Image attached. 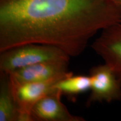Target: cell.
Wrapping results in <instances>:
<instances>
[{"mask_svg":"<svg viewBox=\"0 0 121 121\" xmlns=\"http://www.w3.org/2000/svg\"><path fill=\"white\" fill-rule=\"evenodd\" d=\"M119 22L114 0H0V52L36 43L76 57L98 31Z\"/></svg>","mask_w":121,"mask_h":121,"instance_id":"6da1fadb","label":"cell"},{"mask_svg":"<svg viewBox=\"0 0 121 121\" xmlns=\"http://www.w3.org/2000/svg\"><path fill=\"white\" fill-rule=\"evenodd\" d=\"M60 48L42 44H26L0 52V72L6 73L48 60L69 59Z\"/></svg>","mask_w":121,"mask_h":121,"instance_id":"7a4b0ae2","label":"cell"},{"mask_svg":"<svg viewBox=\"0 0 121 121\" xmlns=\"http://www.w3.org/2000/svg\"><path fill=\"white\" fill-rule=\"evenodd\" d=\"M91 93L87 107L96 102L111 103L121 100V82L108 65H99L90 69Z\"/></svg>","mask_w":121,"mask_h":121,"instance_id":"3957f363","label":"cell"},{"mask_svg":"<svg viewBox=\"0 0 121 121\" xmlns=\"http://www.w3.org/2000/svg\"><path fill=\"white\" fill-rule=\"evenodd\" d=\"M70 72L64 76L41 82L15 84L10 80L19 110V121H33L31 111L35 104L48 94L55 90L56 83Z\"/></svg>","mask_w":121,"mask_h":121,"instance_id":"277c9868","label":"cell"},{"mask_svg":"<svg viewBox=\"0 0 121 121\" xmlns=\"http://www.w3.org/2000/svg\"><path fill=\"white\" fill-rule=\"evenodd\" d=\"M69 59H62L42 62L8 73L11 81L15 84L48 81L69 73Z\"/></svg>","mask_w":121,"mask_h":121,"instance_id":"5b68a950","label":"cell"},{"mask_svg":"<svg viewBox=\"0 0 121 121\" xmlns=\"http://www.w3.org/2000/svg\"><path fill=\"white\" fill-rule=\"evenodd\" d=\"M91 47L114 71L121 82V22L102 30Z\"/></svg>","mask_w":121,"mask_h":121,"instance_id":"8992f818","label":"cell"},{"mask_svg":"<svg viewBox=\"0 0 121 121\" xmlns=\"http://www.w3.org/2000/svg\"><path fill=\"white\" fill-rule=\"evenodd\" d=\"M62 96L56 89L39 100L31 111L33 121H85L84 118L69 112L62 102Z\"/></svg>","mask_w":121,"mask_h":121,"instance_id":"52a82bcc","label":"cell"},{"mask_svg":"<svg viewBox=\"0 0 121 121\" xmlns=\"http://www.w3.org/2000/svg\"><path fill=\"white\" fill-rule=\"evenodd\" d=\"M19 117L9 73L0 72V121H19Z\"/></svg>","mask_w":121,"mask_h":121,"instance_id":"ba28073f","label":"cell"},{"mask_svg":"<svg viewBox=\"0 0 121 121\" xmlns=\"http://www.w3.org/2000/svg\"><path fill=\"white\" fill-rule=\"evenodd\" d=\"M91 81L89 76L74 75L72 72L62 78L54 85L63 95L72 100L86 91L90 90Z\"/></svg>","mask_w":121,"mask_h":121,"instance_id":"9c48e42d","label":"cell"},{"mask_svg":"<svg viewBox=\"0 0 121 121\" xmlns=\"http://www.w3.org/2000/svg\"><path fill=\"white\" fill-rule=\"evenodd\" d=\"M114 1L117 3L118 4H119V6H121V0H114Z\"/></svg>","mask_w":121,"mask_h":121,"instance_id":"30bf717a","label":"cell"}]
</instances>
